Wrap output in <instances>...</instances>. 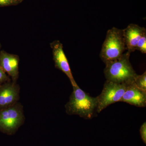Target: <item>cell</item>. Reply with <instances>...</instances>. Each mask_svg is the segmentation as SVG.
I'll list each match as a JSON object with an SVG mask.
<instances>
[{
	"instance_id": "obj_1",
	"label": "cell",
	"mask_w": 146,
	"mask_h": 146,
	"mask_svg": "<svg viewBox=\"0 0 146 146\" xmlns=\"http://www.w3.org/2000/svg\"><path fill=\"white\" fill-rule=\"evenodd\" d=\"M73 91L65 104L66 112L69 115H78L87 119H92L97 111L96 98L90 96L78 85L73 86Z\"/></svg>"
},
{
	"instance_id": "obj_2",
	"label": "cell",
	"mask_w": 146,
	"mask_h": 146,
	"mask_svg": "<svg viewBox=\"0 0 146 146\" xmlns=\"http://www.w3.org/2000/svg\"><path fill=\"white\" fill-rule=\"evenodd\" d=\"M130 54L127 51L119 58L105 63L104 73L106 80L125 84L133 82L137 74L131 64Z\"/></svg>"
},
{
	"instance_id": "obj_3",
	"label": "cell",
	"mask_w": 146,
	"mask_h": 146,
	"mask_svg": "<svg viewBox=\"0 0 146 146\" xmlns=\"http://www.w3.org/2000/svg\"><path fill=\"white\" fill-rule=\"evenodd\" d=\"M126 50L123 29L113 27L107 32L100 56L105 63L121 56Z\"/></svg>"
},
{
	"instance_id": "obj_4",
	"label": "cell",
	"mask_w": 146,
	"mask_h": 146,
	"mask_svg": "<svg viewBox=\"0 0 146 146\" xmlns=\"http://www.w3.org/2000/svg\"><path fill=\"white\" fill-rule=\"evenodd\" d=\"M25 121L23 107L20 103L0 110V130L4 133H14Z\"/></svg>"
},
{
	"instance_id": "obj_5",
	"label": "cell",
	"mask_w": 146,
	"mask_h": 146,
	"mask_svg": "<svg viewBox=\"0 0 146 146\" xmlns=\"http://www.w3.org/2000/svg\"><path fill=\"white\" fill-rule=\"evenodd\" d=\"M127 85L106 80L101 94L96 97L98 102L97 112L99 113L108 106L120 102Z\"/></svg>"
},
{
	"instance_id": "obj_6",
	"label": "cell",
	"mask_w": 146,
	"mask_h": 146,
	"mask_svg": "<svg viewBox=\"0 0 146 146\" xmlns=\"http://www.w3.org/2000/svg\"><path fill=\"white\" fill-rule=\"evenodd\" d=\"M50 46L52 50L53 59L56 68L67 76L73 86H78L74 79L62 43L59 40H55L50 44Z\"/></svg>"
},
{
	"instance_id": "obj_7",
	"label": "cell",
	"mask_w": 146,
	"mask_h": 146,
	"mask_svg": "<svg viewBox=\"0 0 146 146\" xmlns=\"http://www.w3.org/2000/svg\"><path fill=\"white\" fill-rule=\"evenodd\" d=\"M20 89L17 82L11 80L0 85V110L18 102L20 99Z\"/></svg>"
},
{
	"instance_id": "obj_8",
	"label": "cell",
	"mask_w": 146,
	"mask_h": 146,
	"mask_svg": "<svg viewBox=\"0 0 146 146\" xmlns=\"http://www.w3.org/2000/svg\"><path fill=\"white\" fill-rule=\"evenodd\" d=\"M20 58L17 55L12 54L5 51H0V67L10 76L11 81L17 82L19 77Z\"/></svg>"
},
{
	"instance_id": "obj_9",
	"label": "cell",
	"mask_w": 146,
	"mask_h": 146,
	"mask_svg": "<svg viewBox=\"0 0 146 146\" xmlns=\"http://www.w3.org/2000/svg\"><path fill=\"white\" fill-rule=\"evenodd\" d=\"M120 102L127 103L136 107H146V91L139 89L133 82L128 84Z\"/></svg>"
},
{
	"instance_id": "obj_10",
	"label": "cell",
	"mask_w": 146,
	"mask_h": 146,
	"mask_svg": "<svg viewBox=\"0 0 146 146\" xmlns=\"http://www.w3.org/2000/svg\"><path fill=\"white\" fill-rule=\"evenodd\" d=\"M123 33L126 50L131 53L136 50L138 40L146 33V30L136 24H131L123 29Z\"/></svg>"
},
{
	"instance_id": "obj_11",
	"label": "cell",
	"mask_w": 146,
	"mask_h": 146,
	"mask_svg": "<svg viewBox=\"0 0 146 146\" xmlns=\"http://www.w3.org/2000/svg\"><path fill=\"white\" fill-rule=\"evenodd\" d=\"M133 83L139 89L146 91V72L142 75H136L134 79Z\"/></svg>"
},
{
	"instance_id": "obj_12",
	"label": "cell",
	"mask_w": 146,
	"mask_h": 146,
	"mask_svg": "<svg viewBox=\"0 0 146 146\" xmlns=\"http://www.w3.org/2000/svg\"><path fill=\"white\" fill-rule=\"evenodd\" d=\"M136 50L140 51L142 53H146V33L138 40L136 45Z\"/></svg>"
},
{
	"instance_id": "obj_13",
	"label": "cell",
	"mask_w": 146,
	"mask_h": 146,
	"mask_svg": "<svg viewBox=\"0 0 146 146\" xmlns=\"http://www.w3.org/2000/svg\"><path fill=\"white\" fill-rule=\"evenodd\" d=\"M10 80L6 73L0 67V85Z\"/></svg>"
},
{
	"instance_id": "obj_14",
	"label": "cell",
	"mask_w": 146,
	"mask_h": 146,
	"mask_svg": "<svg viewBox=\"0 0 146 146\" xmlns=\"http://www.w3.org/2000/svg\"><path fill=\"white\" fill-rule=\"evenodd\" d=\"M141 138L144 143H146V123L145 122L141 125L140 130Z\"/></svg>"
},
{
	"instance_id": "obj_15",
	"label": "cell",
	"mask_w": 146,
	"mask_h": 146,
	"mask_svg": "<svg viewBox=\"0 0 146 146\" xmlns=\"http://www.w3.org/2000/svg\"><path fill=\"white\" fill-rule=\"evenodd\" d=\"M18 0H0V6H5L15 4Z\"/></svg>"
},
{
	"instance_id": "obj_16",
	"label": "cell",
	"mask_w": 146,
	"mask_h": 146,
	"mask_svg": "<svg viewBox=\"0 0 146 146\" xmlns=\"http://www.w3.org/2000/svg\"><path fill=\"white\" fill-rule=\"evenodd\" d=\"M1 43H0V50L1 49Z\"/></svg>"
},
{
	"instance_id": "obj_17",
	"label": "cell",
	"mask_w": 146,
	"mask_h": 146,
	"mask_svg": "<svg viewBox=\"0 0 146 146\" xmlns=\"http://www.w3.org/2000/svg\"><path fill=\"white\" fill-rule=\"evenodd\" d=\"M18 1H21V0H18Z\"/></svg>"
}]
</instances>
